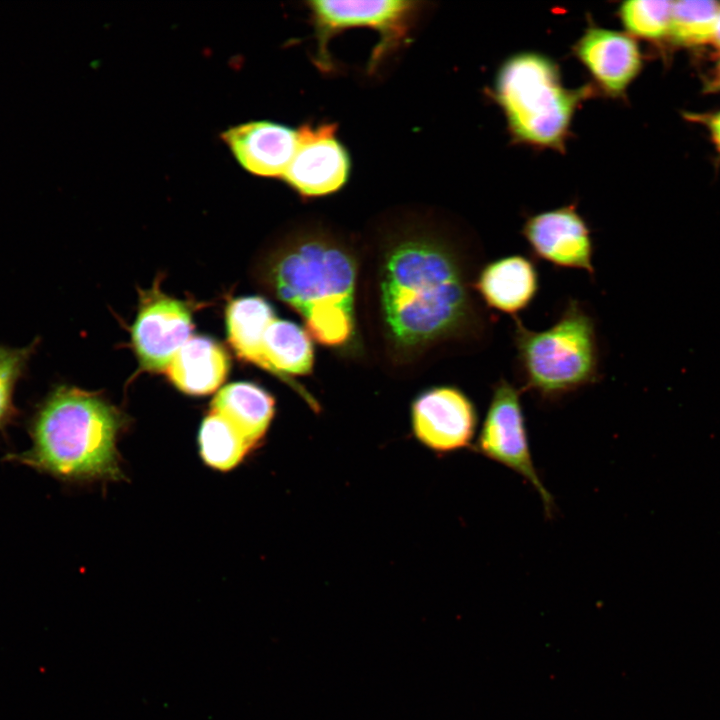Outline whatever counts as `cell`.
Listing matches in <instances>:
<instances>
[{
  "mask_svg": "<svg viewBox=\"0 0 720 720\" xmlns=\"http://www.w3.org/2000/svg\"><path fill=\"white\" fill-rule=\"evenodd\" d=\"M385 322L402 345L481 329L465 271L445 244L410 239L387 255L381 279Z\"/></svg>",
  "mask_w": 720,
  "mask_h": 720,
  "instance_id": "obj_1",
  "label": "cell"
},
{
  "mask_svg": "<svg viewBox=\"0 0 720 720\" xmlns=\"http://www.w3.org/2000/svg\"><path fill=\"white\" fill-rule=\"evenodd\" d=\"M125 424L99 395L59 386L35 414L32 447L17 459L67 480H120L117 440Z\"/></svg>",
  "mask_w": 720,
  "mask_h": 720,
  "instance_id": "obj_2",
  "label": "cell"
},
{
  "mask_svg": "<svg viewBox=\"0 0 720 720\" xmlns=\"http://www.w3.org/2000/svg\"><path fill=\"white\" fill-rule=\"evenodd\" d=\"M486 95L503 113L513 145L560 154L566 153L573 137L576 112L583 103L600 96L591 82L566 87L560 65L535 50L507 56Z\"/></svg>",
  "mask_w": 720,
  "mask_h": 720,
  "instance_id": "obj_3",
  "label": "cell"
},
{
  "mask_svg": "<svg viewBox=\"0 0 720 720\" xmlns=\"http://www.w3.org/2000/svg\"><path fill=\"white\" fill-rule=\"evenodd\" d=\"M276 296L305 320L308 334L326 346L344 344L354 329L356 266L345 251L322 241L298 244L269 270Z\"/></svg>",
  "mask_w": 720,
  "mask_h": 720,
  "instance_id": "obj_4",
  "label": "cell"
},
{
  "mask_svg": "<svg viewBox=\"0 0 720 720\" xmlns=\"http://www.w3.org/2000/svg\"><path fill=\"white\" fill-rule=\"evenodd\" d=\"M513 343L522 387L546 401L598 383L600 350L596 323L577 299H569L559 318L535 331L514 317Z\"/></svg>",
  "mask_w": 720,
  "mask_h": 720,
  "instance_id": "obj_5",
  "label": "cell"
},
{
  "mask_svg": "<svg viewBox=\"0 0 720 720\" xmlns=\"http://www.w3.org/2000/svg\"><path fill=\"white\" fill-rule=\"evenodd\" d=\"M420 4L406 0L307 2L317 40V64L323 70L331 69L328 42L343 30L364 27L379 33V42L369 61L373 71L386 56L408 41Z\"/></svg>",
  "mask_w": 720,
  "mask_h": 720,
  "instance_id": "obj_6",
  "label": "cell"
},
{
  "mask_svg": "<svg viewBox=\"0 0 720 720\" xmlns=\"http://www.w3.org/2000/svg\"><path fill=\"white\" fill-rule=\"evenodd\" d=\"M477 450L522 476L538 493L545 513L553 511V498L534 467L520 390L506 378L492 388L489 406L477 441Z\"/></svg>",
  "mask_w": 720,
  "mask_h": 720,
  "instance_id": "obj_7",
  "label": "cell"
},
{
  "mask_svg": "<svg viewBox=\"0 0 720 720\" xmlns=\"http://www.w3.org/2000/svg\"><path fill=\"white\" fill-rule=\"evenodd\" d=\"M351 173V157L337 136L335 123H305L297 128V145L283 180L303 197L339 191Z\"/></svg>",
  "mask_w": 720,
  "mask_h": 720,
  "instance_id": "obj_8",
  "label": "cell"
},
{
  "mask_svg": "<svg viewBox=\"0 0 720 720\" xmlns=\"http://www.w3.org/2000/svg\"><path fill=\"white\" fill-rule=\"evenodd\" d=\"M600 96L624 99L643 67L635 38L626 32L600 26L589 18L583 33L571 47Z\"/></svg>",
  "mask_w": 720,
  "mask_h": 720,
  "instance_id": "obj_9",
  "label": "cell"
},
{
  "mask_svg": "<svg viewBox=\"0 0 720 720\" xmlns=\"http://www.w3.org/2000/svg\"><path fill=\"white\" fill-rule=\"evenodd\" d=\"M521 234L535 257L594 276L592 231L576 202L529 215Z\"/></svg>",
  "mask_w": 720,
  "mask_h": 720,
  "instance_id": "obj_10",
  "label": "cell"
},
{
  "mask_svg": "<svg viewBox=\"0 0 720 720\" xmlns=\"http://www.w3.org/2000/svg\"><path fill=\"white\" fill-rule=\"evenodd\" d=\"M193 329L191 310L157 287L145 292L132 327V341L143 369L166 370Z\"/></svg>",
  "mask_w": 720,
  "mask_h": 720,
  "instance_id": "obj_11",
  "label": "cell"
},
{
  "mask_svg": "<svg viewBox=\"0 0 720 720\" xmlns=\"http://www.w3.org/2000/svg\"><path fill=\"white\" fill-rule=\"evenodd\" d=\"M478 424L470 398L453 386L435 387L422 393L412 406V425L426 447L442 453L468 447Z\"/></svg>",
  "mask_w": 720,
  "mask_h": 720,
  "instance_id": "obj_12",
  "label": "cell"
},
{
  "mask_svg": "<svg viewBox=\"0 0 720 720\" xmlns=\"http://www.w3.org/2000/svg\"><path fill=\"white\" fill-rule=\"evenodd\" d=\"M233 157L247 172L283 178L297 145V128L258 120L242 123L221 134Z\"/></svg>",
  "mask_w": 720,
  "mask_h": 720,
  "instance_id": "obj_13",
  "label": "cell"
},
{
  "mask_svg": "<svg viewBox=\"0 0 720 720\" xmlns=\"http://www.w3.org/2000/svg\"><path fill=\"white\" fill-rule=\"evenodd\" d=\"M473 286L488 308L514 318L532 304L540 279L534 262L517 254L486 263Z\"/></svg>",
  "mask_w": 720,
  "mask_h": 720,
  "instance_id": "obj_14",
  "label": "cell"
},
{
  "mask_svg": "<svg viewBox=\"0 0 720 720\" xmlns=\"http://www.w3.org/2000/svg\"><path fill=\"white\" fill-rule=\"evenodd\" d=\"M225 350L209 337L194 336L177 351L166 371L180 391L195 396L214 392L229 371Z\"/></svg>",
  "mask_w": 720,
  "mask_h": 720,
  "instance_id": "obj_15",
  "label": "cell"
},
{
  "mask_svg": "<svg viewBox=\"0 0 720 720\" xmlns=\"http://www.w3.org/2000/svg\"><path fill=\"white\" fill-rule=\"evenodd\" d=\"M262 351L266 371L288 383L317 409V402L289 377L312 372L314 350L308 333L293 322L275 318L265 330Z\"/></svg>",
  "mask_w": 720,
  "mask_h": 720,
  "instance_id": "obj_16",
  "label": "cell"
},
{
  "mask_svg": "<svg viewBox=\"0 0 720 720\" xmlns=\"http://www.w3.org/2000/svg\"><path fill=\"white\" fill-rule=\"evenodd\" d=\"M228 421L252 447L260 441L275 411L273 396L251 382H235L214 397L211 410Z\"/></svg>",
  "mask_w": 720,
  "mask_h": 720,
  "instance_id": "obj_17",
  "label": "cell"
},
{
  "mask_svg": "<svg viewBox=\"0 0 720 720\" xmlns=\"http://www.w3.org/2000/svg\"><path fill=\"white\" fill-rule=\"evenodd\" d=\"M225 314L228 340L237 356L267 370L262 343L276 318L272 306L259 296L241 297L228 304Z\"/></svg>",
  "mask_w": 720,
  "mask_h": 720,
  "instance_id": "obj_18",
  "label": "cell"
},
{
  "mask_svg": "<svg viewBox=\"0 0 720 720\" xmlns=\"http://www.w3.org/2000/svg\"><path fill=\"white\" fill-rule=\"evenodd\" d=\"M198 444L203 461L220 471L236 467L252 448L228 421L212 411L201 423Z\"/></svg>",
  "mask_w": 720,
  "mask_h": 720,
  "instance_id": "obj_19",
  "label": "cell"
},
{
  "mask_svg": "<svg viewBox=\"0 0 720 720\" xmlns=\"http://www.w3.org/2000/svg\"><path fill=\"white\" fill-rule=\"evenodd\" d=\"M719 9L717 1H673L668 37L684 46L712 42Z\"/></svg>",
  "mask_w": 720,
  "mask_h": 720,
  "instance_id": "obj_20",
  "label": "cell"
},
{
  "mask_svg": "<svg viewBox=\"0 0 720 720\" xmlns=\"http://www.w3.org/2000/svg\"><path fill=\"white\" fill-rule=\"evenodd\" d=\"M672 2L667 0H629L622 2L616 15L632 37L657 41L669 36Z\"/></svg>",
  "mask_w": 720,
  "mask_h": 720,
  "instance_id": "obj_21",
  "label": "cell"
},
{
  "mask_svg": "<svg viewBox=\"0 0 720 720\" xmlns=\"http://www.w3.org/2000/svg\"><path fill=\"white\" fill-rule=\"evenodd\" d=\"M35 344L21 348L0 346V427L13 416V393L34 352Z\"/></svg>",
  "mask_w": 720,
  "mask_h": 720,
  "instance_id": "obj_22",
  "label": "cell"
},
{
  "mask_svg": "<svg viewBox=\"0 0 720 720\" xmlns=\"http://www.w3.org/2000/svg\"><path fill=\"white\" fill-rule=\"evenodd\" d=\"M707 123L712 140L720 151V112L712 115Z\"/></svg>",
  "mask_w": 720,
  "mask_h": 720,
  "instance_id": "obj_23",
  "label": "cell"
},
{
  "mask_svg": "<svg viewBox=\"0 0 720 720\" xmlns=\"http://www.w3.org/2000/svg\"><path fill=\"white\" fill-rule=\"evenodd\" d=\"M712 42L720 49V9Z\"/></svg>",
  "mask_w": 720,
  "mask_h": 720,
  "instance_id": "obj_24",
  "label": "cell"
},
{
  "mask_svg": "<svg viewBox=\"0 0 720 720\" xmlns=\"http://www.w3.org/2000/svg\"><path fill=\"white\" fill-rule=\"evenodd\" d=\"M716 82L720 86V61L716 68V74H715Z\"/></svg>",
  "mask_w": 720,
  "mask_h": 720,
  "instance_id": "obj_25",
  "label": "cell"
}]
</instances>
